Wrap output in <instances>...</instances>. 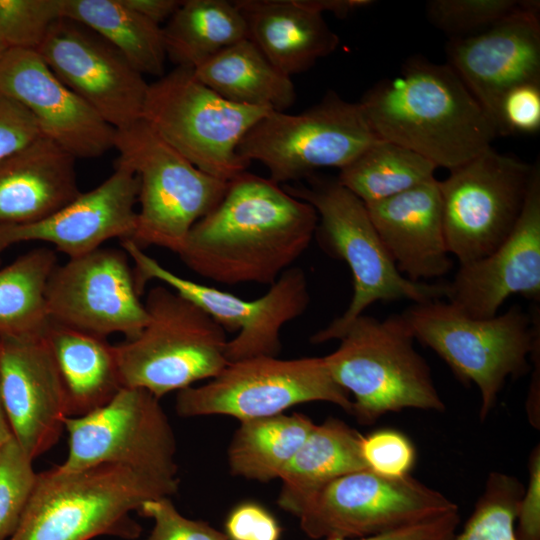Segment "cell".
<instances>
[{
    "label": "cell",
    "instance_id": "cell-1",
    "mask_svg": "<svg viewBox=\"0 0 540 540\" xmlns=\"http://www.w3.org/2000/svg\"><path fill=\"white\" fill-rule=\"evenodd\" d=\"M315 209L279 184L244 171L189 231L177 255L213 282L272 285L307 250Z\"/></svg>",
    "mask_w": 540,
    "mask_h": 540
},
{
    "label": "cell",
    "instance_id": "cell-2",
    "mask_svg": "<svg viewBox=\"0 0 540 540\" xmlns=\"http://www.w3.org/2000/svg\"><path fill=\"white\" fill-rule=\"evenodd\" d=\"M375 135L450 171L492 147L497 129L448 65L422 57L371 87L358 102Z\"/></svg>",
    "mask_w": 540,
    "mask_h": 540
},
{
    "label": "cell",
    "instance_id": "cell-3",
    "mask_svg": "<svg viewBox=\"0 0 540 540\" xmlns=\"http://www.w3.org/2000/svg\"><path fill=\"white\" fill-rule=\"evenodd\" d=\"M179 481L155 478L118 464L78 471L58 466L38 473L29 504L9 540L137 539L132 511L148 500L176 494Z\"/></svg>",
    "mask_w": 540,
    "mask_h": 540
},
{
    "label": "cell",
    "instance_id": "cell-4",
    "mask_svg": "<svg viewBox=\"0 0 540 540\" xmlns=\"http://www.w3.org/2000/svg\"><path fill=\"white\" fill-rule=\"evenodd\" d=\"M307 184L283 187L317 212L315 237L331 257L344 261L353 279L347 309L315 332L310 342L339 340L349 325L373 303L410 300L422 303L446 297L447 283L414 282L403 276L379 237L365 204L337 178L312 174Z\"/></svg>",
    "mask_w": 540,
    "mask_h": 540
},
{
    "label": "cell",
    "instance_id": "cell-5",
    "mask_svg": "<svg viewBox=\"0 0 540 540\" xmlns=\"http://www.w3.org/2000/svg\"><path fill=\"white\" fill-rule=\"evenodd\" d=\"M335 351L324 356L334 381L352 396L361 424L404 409L442 412L445 404L402 314L383 320L362 314L346 329Z\"/></svg>",
    "mask_w": 540,
    "mask_h": 540
},
{
    "label": "cell",
    "instance_id": "cell-6",
    "mask_svg": "<svg viewBox=\"0 0 540 540\" xmlns=\"http://www.w3.org/2000/svg\"><path fill=\"white\" fill-rule=\"evenodd\" d=\"M415 340L429 347L480 394V418L495 406L508 378L528 370L540 345L539 315L513 305L490 318H472L440 299L414 303L403 313Z\"/></svg>",
    "mask_w": 540,
    "mask_h": 540
},
{
    "label": "cell",
    "instance_id": "cell-7",
    "mask_svg": "<svg viewBox=\"0 0 540 540\" xmlns=\"http://www.w3.org/2000/svg\"><path fill=\"white\" fill-rule=\"evenodd\" d=\"M144 305V328L114 346L123 387L160 399L210 380L228 365L226 331L199 306L164 284L149 290Z\"/></svg>",
    "mask_w": 540,
    "mask_h": 540
},
{
    "label": "cell",
    "instance_id": "cell-8",
    "mask_svg": "<svg viewBox=\"0 0 540 540\" xmlns=\"http://www.w3.org/2000/svg\"><path fill=\"white\" fill-rule=\"evenodd\" d=\"M119 160L138 177L136 228L130 240L175 254L189 231L222 200L227 181L197 167L162 140L144 120L116 129Z\"/></svg>",
    "mask_w": 540,
    "mask_h": 540
},
{
    "label": "cell",
    "instance_id": "cell-9",
    "mask_svg": "<svg viewBox=\"0 0 540 540\" xmlns=\"http://www.w3.org/2000/svg\"><path fill=\"white\" fill-rule=\"evenodd\" d=\"M270 109L231 102L176 66L149 84L142 120L201 171L229 182L246 171L238 146Z\"/></svg>",
    "mask_w": 540,
    "mask_h": 540
},
{
    "label": "cell",
    "instance_id": "cell-10",
    "mask_svg": "<svg viewBox=\"0 0 540 540\" xmlns=\"http://www.w3.org/2000/svg\"><path fill=\"white\" fill-rule=\"evenodd\" d=\"M358 104L328 92L299 114L269 111L241 140L246 163H262L277 184L298 181L322 168L339 170L379 141Z\"/></svg>",
    "mask_w": 540,
    "mask_h": 540
},
{
    "label": "cell",
    "instance_id": "cell-11",
    "mask_svg": "<svg viewBox=\"0 0 540 540\" xmlns=\"http://www.w3.org/2000/svg\"><path fill=\"white\" fill-rule=\"evenodd\" d=\"M313 401L352 413L351 397L334 381L324 357L260 356L229 362L207 383L178 391L175 408L182 417L225 415L241 422Z\"/></svg>",
    "mask_w": 540,
    "mask_h": 540
},
{
    "label": "cell",
    "instance_id": "cell-12",
    "mask_svg": "<svg viewBox=\"0 0 540 540\" xmlns=\"http://www.w3.org/2000/svg\"><path fill=\"white\" fill-rule=\"evenodd\" d=\"M534 167L490 147L439 181L445 241L460 265L489 255L508 238Z\"/></svg>",
    "mask_w": 540,
    "mask_h": 540
},
{
    "label": "cell",
    "instance_id": "cell-13",
    "mask_svg": "<svg viewBox=\"0 0 540 540\" xmlns=\"http://www.w3.org/2000/svg\"><path fill=\"white\" fill-rule=\"evenodd\" d=\"M458 510L455 502L410 475L388 478L369 469L340 476L295 516L312 539L363 538Z\"/></svg>",
    "mask_w": 540,
    "mask_h": 540
},
{
    "label": "cell",
    "instance_id": "cell-14",
    "mask_svg": "<svg viewBox=\"0 0 540 540\" xmlns=\"http://www.w3.org/2000/svg\"><path fill=\"white\" fill-rule=\"evenodd\" d=\"M159 400L145 389L122 387L104 406L67 417L69 450L58 467L78 471L118 464L158 479L179 481L176 438Z\"/></svg>",
    "mask_w": 540,
    "mask_h": 540
},
{
    "label": "cell",
    "instance_id": "cell-15",
    "mask_svg": "<svg viewBox=\"0 0 540 540\" xmlns=\"http://www.w3.org/2000/svg\"><path fill=\"white\" fill-rule=\"evenodd\" d=\"M121 245L133 261L135 281L141 294L147 282L158 280L199 306L225 331L238 332L228 340V362L260 356L277 357L282 347L283 326L302 315L310 303L307 278L300 267L283 272L262 297L244 300L171 272L130 239L121 240Z\"/></svg>",
    "mask_w": 540,
    "mask_h": 540
},
{
    "label": "cell",
    "instance_id": "cell-16",
    "mask_svg": "<svg viewBox=\"0 0 540 540\" xmlns=\"http://www.w3.org/2000/svg\"><path fill=\"white\" fill-rule=\"evenodd\" d=\"M122 249L98 248L69 258L51 273L45 292L50 321L100 337H136L148 314Z\"/></svg>",
    "mask_w": 540,
    "mask_h": 540
},
{
    "label": "cell",
    "instance_id": "cell-17",
    "mask_svg": "<svg viewBox=\"0 0 540 540\" xmlns=\"http://www.w3.org/2000/svg\"><path fill=\"white\" fill-rule=\"evenodd\" d=\"M37 52L59 80L115 129L142 119L149 84L94 31L60 18Z\"/></svg>",
    "mask_w": 540,
    "mask_h": 540
},
{
    "label": "cell",
    "instance_id": "cell-18",
    "mask_svg": "<svg viewBox=\"0 0 540 540\" xmlns=\"http://www.w3.org/2000/svg\"><path fill=\"white\" fill-rule=\"evenodd\" d=\"M539 1H521L512 13L478 33L451 39L448 65L494 123L511 89L540 83ZM499 136V133H498Z\"/></svg>",
    "mask_w": 540,
    "mask_h": 540
},
{
    "label": "cell",
    "instance_id": "cell-19",
    "mask_svg": "<svg viewBox=\"0 0 540 540\" xmlns=\"http://www.w3.org/2000/svg\"><path fill=\"white\" fill-rule=\"evenodd\" d=\"M0 390L14 439L34 460L53 448L68 417L66 390L44 337L0 336Z\"/></svg>",
    "mask_w": 540,
    "mask_h": 540
},
{
    "label": "cell",
    "instance_id": "cell-20",
    "mask_svg": "<svg viewBox=\"0 0 540 540\" xmlns=\"http://www.w3.org/2000/svg\"><path fill=\"white\" fill-rule=\"evenodd\" d=\"M0 93L28 109L42 135L76 159L100 157L114 147L116 129L59 80L37 51L6 50Z\"/></svg>",
    "mask_w": 540,
    "mask_h": 540
},
{
    "label": "cell",
    "instance_id": "cell-21",
    "mask_svg": "<svg viewBox=\"0 0 540 540\" xmlns=\"http://www.w3.org/2000/svg\"><path fill=\"white\" fill-rule=\"evenodd\" d=\"M512 295L540 301V168L535 164L522 213L492 253L460 265L447 283V302L472 318H490Z\"/></svg>",
    "mask_w": 540,
    "mask_h": 540
},
{
    "label": "cell",
    "instance_id": "cell-22",
    "mask_svg": "<svg viewBox=\"0 0 540 540\" xmlns=\"http://www.w3.org/2000/svg\"><path fill=\"white\" fill-rule=\"evenodd\" d=\"M138 191L137 175L118 159L114 172L103 183L80 193L49 217L32 224L0 226V255L16 243L39 241L75 258L110 239H131Z\"/></svg>",
    "mask_w": 540,
    "mask_h": 540
},
{
    "label": "cell",
    "instance_id": "cell-23",
    "mask_svg": "<svg viewBox=\"0 0 540 540\" xmlns=\"http://www.w3.org/2000/svg\"><path fill=\"white\" fill-rule=\"evenodd\" d=\"M399 272L414 282L446 275L453 266L435 177L390 198L365 204Z\"/></svg>",
    "mask_w": 540,
    "mask_h": 540
},
{
    "label": "cell",
    "instance_id": "cell-24",
    "mask_svg": "<svg viewBox=\"0 0 540 540\" xmlns=\"http://www.w3.org/2000/svg\"><path fill=\"white\" fill-rule=\"evenodd\" d=\"M75 160L43 135L0 159V226L36 223L78 197Z\"/></svg>",
    "mask_w": 540,
    "mask_h": 540
},
{
    "label": "cell",
    "instance_id": "cell-25",
    "mask_svg": "<svg viewBox=\"0 0 540 540\" xmlns=\"http://www.w3.org/2000/svg\"><path fill=\"white\" fill-rule=\"evenodd\" d=\"M247 37L281 72L291 77L311 68L339 45L322 14L297 0H238Z\"/></svg>",
    "mask_w": 540,
    "mask_h": 540
},
{
    "label": "cell",
    "instance_id": "cell-26",
    "mask_svg": "<svg viewBox=\"0 0 540 540\" xmlns=\"http://www.w3.org/2000/svg\"><path fill=\"white\" fill-rule=\"evenodd\" d=\"M44 337L66 390L68 417L104 406L123 387L115 347L107 338L52 321Z\"/></svg>",
    "mask_w": 540,
    "mask_h": 540
},
{
    "label": "cell",
    "instance_id": "cell-27",
    "mask_svg": "<svg viewBox=\"0 0 540 540\" xmlns=\"http://www.w3.org/2000/svg\"><path fill=\"white\" fill-rule=\"evenodd\" d=\"M362 436L336 418L316 424L280 476L279 507L296 516L304 504L329 482L367 469L360 452Z\"/></svg>",
    "mask_w": 540,
    "mask_h": 540
},
{
    "label": "cell",
    "instance_id": "cell-28",
    "mask_svg": "<svg viewBox=\"0 0 540 540\" xmlns=\"http://www.w3.org/2000/svg\"><path fill=\"white\" fill-rule=\"evenodd\" d=\"M193 72L207 87L237 104L285 112L296 101L291 77L248 38L207 59Z\"/></svg>",
    "mask_w": 540,
    "mask_h": 540
},
{
    "label": "cell",
    "instance_id": "cell-29",
    "mask_svg": "<svg viewBox=\"0 0 540 540\" xmlns=\"http://www.w3.org/2000/svg\"><path fill=\"white\" fill-rule=\"evenodd\" d=\"M62 15L101 36L142 75H164L163 29L124 0H62Z\"/></svg>",
    "mask_w": 540,
    "mask_h": 540
},
{
    "label": "cell",
    "instance_id": "cell-30",
    "mask_svg": "<svg viewBox=\"0 0 540 540\" xmlns=\"http://www.w3.org/2000/svg\"><path fill=\"white\" fill-rule=\"evenodd\" d=\"M162 29L167 57L190 68L248 38L242 13L226 0L182 1Z\"/></svg>",
    "mask_w": 540,
    "mask_h": 540
},
{
    "label": "cell",
    "instance_id": "cell-31",
    "mask_svg": "<svg viewBox=\"0 0 540 540\" xmlns=\"http://www.w3.org/2000/svg\"><path fill=\"white\" fill-rule=\"evenodd\" d=\"M315 425L302 413L241 421L228 448L230 472L261 482L280 478Z\"/></svg>",
    "mask_w": 540,
    "mask_h": 540
},
{
    "label": "cell",
    "instance_id": "cell-32",
    "mask_svg": "<svg viewBox=\"0 0 540 540\" xmlns=\"http://www.w3.org/2000/svg\"><path fill=\"white\" fill-rule=\"evenodd\" d=\"M56 266L55 252L37 247L0 269V336L44 335L50 323L46 286Z\"/></svg>",
    "mask_w": 540,
    "mask_h": 540
},
{
    "label": "cell",
    "instance_id": "cell-33",
    "mask_svg": "<svg viewBox=\"0 0 540 540\" xmlns=\"http://www.w3.org/2000/svg\"><path fill=\"white\" fill-rule=\"evenodd\" d=\"M436 168L410 149L379 140L341 168L337 180L364 204H370L434 178Z\"/></svg>",
    "mask_w": 540,
    "mask_h": 540
},
{
    "label": "cell",
    "instance_id": "cell-34",
    "mask_svg": "<svg viewBox=\"0 0 540 540\" xmlns=\"http://www.w3.org/2000/svg\"><path fill=\"white\" fill-rule=\"evenodd\" d=\"M524 489L516 477L491 472L473 513L451 540H519L515 524Z\"/></svg>",
    "mask_w": 540,
    "mask_h": 540
},
{
    "label": "cell",
    "instance_id": "cell-35",
    "mask_svg": "<svg viewBox=\"0 0 540 540\" xmlns=\"http://www.w3.org/2000/svg\"><path fill=\"white\" fill-rule=\"evenodd\" d=\"M14 437L0 446V540L15 533L29 504L38 473Z\"/></svg>",
    "mask_w": 540,
    "mask_h": 540
},
{
    "label": "cell",
    "instance_id": "cell-36",
    "mask_svg": "<svg viewBox=\"0 0 540 540\" xmlns=\"http://www.w3.org/2000/svg\"><path fill=\"white\" fill-rule=\"evenodd\" d=\"M62 15V0H0V41L8 48L37 51Z\"/></svg>",
    "mask_w": 540,
    "mask_h": 540
},
{
    "label": "cell",
    "instance_id": "cell-37",
    "mask_svg": "<svg viewBox=\"0 0 540 540\" xmlns=\"http://www.w3.org/2000/svg\"><path fill=\"white\" fill-rule=\"evenodd\" d=\"M520 4L518 0H431L426 14L435 27L455 39L487 29Z\"/></svg>",
    "mask_w": 540,
    "mask_h": 540
},
{
    "label": "cell",
    "instance_id": "cell-38",
    "mask_svg": "<svg viewBox=\"0 0 540 540\" xmlns=\"http://www.w3.org/2000/svg\"><path fill=\"white\" fill-rule=\"evenodd\" d=\"M360 452L367 469L388 478L409 475L416 459L410 439L394 429H379L362 436Z\"/></svg>",
    "mask_w": 540,
    "mask_h": 540
},
{
    "label": "cell",
    "instance_id": "cell-39",
    "mask_svg": "<svg viewBox=\"0 0 540 540\" xmlns=\"http://www.w3.org/2000/svg\"><path fill=\"white\" fill-rule=\"evenodd\" d=\"M137 512L154 522L149 536L143 540H228L225 533L207 522L183 516L170 497L145 501Z\"/></svg>",
    "mask_w": 540,
    "mask_h": 540
},
{
    "label": "cell",
    "instance_id": "cell-40",
    "mask_svg": "<svg viewBox=\"0 0 540 540\" xmlns=\"http://www.w3.org/2000/svg\"><path fill=\"white\" fill-rule=\"evenodd\" d=\"M539 129L540 83L520 85L507 92L499 106V136L531 134Z\"/></svg>",
    "mask_w": 540,
    "mask_h": 540
},
{
    "label": "cell",
    "instance_id": "cell-41",
    "mask_svg": "<svg viewBox=\"0 0 540 540\" xmlns=\"http://www.w3.org/2000/svg\"><path fill=\"white\" fill-rule=\"evenodd\" d=\"M42 136L34 116L22 104L0 93V159Z\"/></svg>",
    "mask_w": 540,
    "mask_h": 540
},
{
    "label": "cell",
    "instance_id": "cell-42",
    "mask_svg": "<svg viewBox=\"0 0 540 540\" xmlns=\"http://www.w3.org/2000/svg\"><path fill=\"white\" fill-rule=\"evenodd\" d=\"M225 529L228 540H279L281 533L273 515L254 502L236 506L227 517Z\"/></svg>",
    "mask_w": 540,
    "mask_h": 540
},
{
    "label": "cell",
    "instance_id": "cell-43",
    "mask_svg": "<svg viewBox=\"0 0 540 540\" xmlns=\"http://www.w3.org/2000/svg\"><path fill=\"white\" fill-rule=\"evenodd\" d=\"M529 482L518 504L516 535L519 540H540V448L529 457Z\"/></svg>",
    "mask_w": 540,
    "mask_h": 540
},
{
    "label": "cell",
    "instance_id": "cell-44",
    "mask_svg": "<svg viewBox=\"0 0 540 540\" xmlns=\"http://www.w3.org/2000/svg\"><path fill=\"white\" fill-rule=\"evenodd\" d=\"M459 522V511L454 510L443 515L379 535L354 539L329 538L325 540H451L456 534V529Z\"/></svg>",
    "mask_w": 540,
    "mask_h": 540
},
{
    "label": "cell",
    "instance_id": "cell-45",
    "mask_svg": "<svg viewBox=\"0 0 540 540\" xmlns=\"http://www.w3.org/2000/svg\"><path fill=\"white\" fill-rule=\"evenodd\" d=\"M131 9L160 26L169 20L179 8L178 0H124Z\"/></svg>",
    "mask_w": 540,
    "mask_h": 540
},
{
    "label": "cell",
    "instance_id": "cell-46",
    "mask_svg": "<svg viewBox=\"0 0 540 540\" xmlns=\"http://www.w3.org/2000/svg\"><path fill=\"white\" fill-rule=\"evenodd\" d=\"M297 2L306 9L320 14L330 12L339 18L347 17L352 12L375 3L371 0H297Z\"/></svg>",
    "mask_w": 540,
    "mask_h": 540
},
{
    "label": "cell",
    "instance_id": "cell-47",
    "mask_svg": "<svg viewBox=\"0 0 540 540\" xmlns=\"http://www.w3.org/2000/svg\"><path fill=\"white\" fill-rule=\"evenodd\" d=\"M12 437L13 435L6 417L0 390V446Z\"/></svg>",
    "mask_w": 540,
    "mask_h": 540
},
{
    "label": "cell",
    "instance_id": "cell-48",
    "mask_svg": "<svg viewBox=\"0 0 540 540\" xmlns=\"http://www.w3.org/2000/svg\"><path fill=\"white\" fill-rule=\"evenodd\" d=\"M8 48L0 41V59Z\"/></svg>",
    "mask_w": 540,
    "mask_h": 540
}]
</instances>
